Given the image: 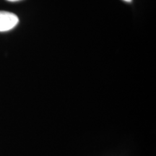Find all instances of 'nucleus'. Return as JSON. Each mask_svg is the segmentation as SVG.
<instances>
[{
  "instance_id": "nucleus-1",
  "label": "nucleus",
  "mask_w": 156,
  "mask_h": 156,
  "mask_svg": "<svg viewBox=\"0 0 156 156\" xmlns=\"http://www.w3.org/2000/svg\"><path fill=\"white\" fill-rule=\"evenodd\" d=\"M19 23L16 15L7 11H0V32H6L15 28Z\"/></svg>"
},
{
  "instance_id": "nucleus-2",
  "label": "nucleus",
  "mask_w": 156,
  "mask_h": 156,
  "mask_svg": "<svg viewBox=\"0 0 156 156\" xmlns=\"http://www.w3.org/2000/svg\"><path fill=\"white\" fill-rule=\"evenodd\" d=\"M124 1L126 2H132V0H124Z\"/></svg>"
},
{
  "instance_id": "nucleus-3",
  "label": "nucleus",
  "mask_w": 156,
  "mask_h": 156,
  "mask_svg": "<svg viewBox=\"0 0 156 156\" xmlns=\"http://www.w3.org/2000/svg\"><path fill=\"white\" fill-rule=\"evenodd\" d=\"M7 1H9V2H17V1H20V0H7Z\"/></svg>"
}]
</instances>
